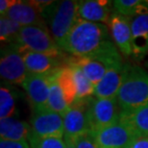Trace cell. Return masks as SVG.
I'll list each match as a JSON object with an SVG mask.
<instances>
[{
	"label": "cell",
	"instance_id": "9a60e30c",
	"mask_svg": "<svg viewBox=\"0 0 148 148\" xmlns=\"http://www.w3.org/2000/svg\"><path fill=\"white\" fill-rule=\"evenodd\" d=\"M111 1L104 0H82L77 1L78 18L90 22L108 24L112 12H111Z\"/></svg>",
	"mask_w": 148,
	"mask_h": 148
},
{
	"label": "cell",
	"instance_id": "4fadbf2b",
	"mask_svg": "<svg viewBox=\"0 0 148 148\" xmlns=\"http://www.w3.org/2000/svg\"><path fill=\"white\" fill-rule=\"evenodd\" d=\"M131 66L123 59L112 64L99 84L95 86L93 96L98 98H116L118 90Z\"/></svg>",
	"mask_w": 148,
	"mask_h": 148
},
{
	"label": "cell",
	"instance_id": "2e32d148",
	"mask_svg": "<svg viewBox=\"0 0 148 148\" xmlns=\"http://www.w3.org/2000/svg\"><path fill=\"white\" fill-rule=\"evenodd\" d=\"M4 16L9 17L21 26L47 27L38 9L31 1H16Z\"/></svg>",
	"mask_w": 148,
	"mask_h": 148
},
{
	"label": "cell",
	"instance_id": "5b68a950",
	"mask_svg": "<svg viewBox=\"0 0 148 148\" xmlns=\"http://www.w3.org/2000/svg\"><path fill=\"white\" fill-rule=\"evenodd\" d=\"M88 117L91 132L99 131L119 122L121 109L117 98H87Z\"/></svg>",
	"mask_w": 148,
	"mask_h": 148
},
{
	"label": "cell",
	"instance_id": "ffe728a7",
	"mask_svg": "<svg viewBox=\"0 0 148 148\" xmlns=\"http://www.w3.org/2000/svg\"><path fill=\"white\" fill-rule=\"evenodd\" d=\"M112 4L116 13L130 18L148 14V0H115Z\"/></svg>",
	"mask_w": 148,
	"mask_h": 148
},
{
	"label": "cell",
	"instance_id": "d4e9b609",
	"mask_svg": "<svg viewBox=\"0 0 148 148\" xmlns=\"http://www.w3.org/2000/svg\"><path fill=\"white\" fill-rule=\"evenodd\" d=\"M22 27L7 16L0 18V38L2 42L13 43Z\"/></svg>",
	"mask_w": 148,
	"mask_h": 148
},
{
	"label": "cell",
	"instance_id": "7402d4cb",
	"mask_svg": "<svg viewBox=\"0 0 148 148\" xmlns=\"http://www.w3.org/2000/svg\"><path fill=\"white\" fill-rule=\"evenodd\" d=\"M57 79L61 90L64 93V99H66L67 105L70 107L77 101V90L71 69L69 66H66L60 70Z\"/></svg>",
	"mask_w": 148,
	"mask_h": 148
},
{
	"label": "cell",
	"instance_id": "52a82bcc",
	"mask_svg": "<svg viewBox=\"0 0 148 148\" xmlns=\"http://www.w3.org/2000/svg\"><path fill=\"white\" fill-rule=\"evenodd\" d=\"M28 74L19 46L16 43H9L3 47L0 59L1 79L10 84L22 86Z\"/></svg>",
	"mask_w": 148,
	"mask_h": 148
},
{
	"label": "cell",
	"instance_id": "f1b7e54d",
	"mask_svg": "<svg viewBox=\"0 0 148 148\" xmlns=\"http://www.w3.org/2000/svg\"><path fill=\"white\" fill-rule=\"evenodd\" d=\"M14 0H1L0 1V14L4 16L7 12L10 10L11 7L14 4Z\"/></svg>",
	"mask_w": 148,
	"mask_h": 148
},
{
	"label": "cell",
	"instance_id": "ba28073f",
	"mask_svg": "<svg viewBox=\"0 0 148 148\" xmlns=\"http://www.w3.org/2000/svg\"><path fill=\"white\" fill-rule=\"evenodd\" d=\"M30 125L32 137L64 138V118L48 108L33 111Z\"/></svg>",
	"mask_w": 148,
	"mask_h": 148
},
{
	"label": "cell",
	"instance_id": "44dd1931",
	"mask_svg": "<svg viewBox=\"0 0 148 148\" xmlns=\"http://www.w3.org/2000/svg\"><path fill=\"white\" fill-rule=\"evenodd\" d=\"M59 72H60V70L53 75L51 84H50L47 108L52 110L53 112H57L59 114H61L62 116H64L70 107L67 105L66 99H64V93H63V91H62L60 85H59V83H58L57 77H58Z\"/></svg>",
	"mask_w": 148,
	"mask_h": 148
},
{
	"label": "cell",
	"instance_id": "6da1fadb",
	"mask_svg": "<svg viewBox=\"0 0 148 148\" xmlns=\"http://www.w3.org/2000/svg\"><path fill=\"white\" fill-rule=\"evenodd\" d=\"M108 40H112L107 25L78 18L60 48L72 57H84L95 52Z\"/></svg>",
	"mask_w": 148,
	"mask_h": 148
},
{
	"label": "cell",
	"instance_id": "484cf974",
	"mask_svg": "<svg viewBox=\"0 0 148 148\" xmlns=\"http://www.w3.org/2000/svg\"><path fill=\"white\" fill-rule=\"evenodd\" d=\"M28 141L31 148H66V143L60 138H36L29 136Z\"/></svg>",
	"mask_w": 148,
	"mask_h": 148
},
{
	"label": "cell",
	"instance_id": "277c9868",
	"mask_svg": "<svg viewBox=\"0 0 148 148\" xmlns=\"http://www.w3.org/2000/svg\"><path fill=\"white\" fill-rule=\"evenodd\" d=\"M121 111L148 105V72L132 66L117 93Z\"/></svg>",
	"mask_w": 148,
	"mask_h": 148
},
{
	"label": "cell",
	"instance_id": "3957f363",
	"mask_svg": "<svg viewBox=\"0 0 148 148\" xmlns=\"http://www.w3.org/2000/svg\"><path fill=\"white\" fill-rule=\"evenodd\" d=\"M40 14L52 38L60 47L61 43L78 20L77 1H52Z\"/></svg>",
	"mask_w": 148,
	"mask_h": 148
},
{
	"label": "cell",
	"instance_id": "4316f807",
	"mask_svg": "<svg viewBox=\"0 0 148 148\" xmlns=\"http://www.w3.org/2000/svg\"><path fill=\"white\" fill-rule=\"evenodd\" d=\"M70 141L73 143L75 148H99L93 132L81 135Z\"/></svg>",
	"mask_w": 148,
	"mask_h": 148
},
{
	"label": "cell",
	"instance_id": "8fae6325",
	"mask_svg": "<svg viewBox=\"0 0 148 148\" xmlns=\"http://www.w3.org/2000/svg\"><path fill=\"white\" fill-rule=\"evenodd\" d=\"M64 140H73L81 135L91 132L88 117L87 98L77 100L63 116Z\"/></svg>",
	"mask_w": 148,
	"mask_h": 148
},
{
	"label": "cell",
	"instance_id": "ac0fdd59",
	"mask_svg": "<svg viewBox=\"0 0 148 148\" xmlns=\"http://www.w3.org/2000/svg\"><path fill=\"white\" fill-rule=\"evenodd\" d=\"M119 122L127 126L138 136H148V105L122 110Z\"/></svg>",
	"mask_w": 148,
	"mask_h": 148
},
{
	"label": "cell",
	"instance_id": "30bf717a",
	"mask_svg": "<svg viewBox=\"0 0 148 148\" xmlns=\"http://www.w3.org/2000/svg\"><path fill=\"white\" fill-rule=\"evenodd\" d=\"M56 72L47 74L29 73L24 80L22 88L27 94L28 101L33 111L47 108L50 84Z\"/></svg>",
	"mask_w": 148,
	"mask_h": 148
},
{
	"label": "cell",
	"instance_id": "8992f818",
	"mask_svg": "<svg viewBox=\"0 0 148 148\" xmlns=\"http://www.w3.org/2000/svg\"><path fill=\"white\" fill-rule=\"evenodd\" d=\"M13 43L28 51L45 54H59L62 51L47 27L25 26L20 29Z\"/></svg>",
	"mask_w": 148,
	"mask_h": 148
},
{
	"label": "cell",
	"instance_id": "4dcf8cb0",
	"mask_svg": "<svg viewBox=\"0 0 148 148\" xmlns=\"http://www.w3.org/2000/svg\"><path fill=\"white\" fill-rule=\"evenodd\" d=\"M66 141V140H64ZM66 148H75V146H74V144L72 141H70V140H66Z\"/></svg>",
	"mask_w": 148,
	"mask_h": 148
},
{
	"label": "cell",
	"instance_id": "7c38bea8",
	"mask_svg": "<svg viewBox=\"0 0 148 148\" xmlns=\"http://www.w3.org/2000/svg\"><path fill=\"white\" fill-rule=\"evenodd\" d=\"M93 134L99 148H132L135 140L140 137L120 122Z\"/></svg>",
	"mask_w": 148,
	"mask_h": 148
},
{
	"label": "cell",
	"instance_id": "5bb4252c",
	"mask_svg": "<svg viewBox=\"0 0 148 148\" xmlns=\"http://www.w3.org/2000/svg\"><path fill=\"white\" fill-rule=\"evenodd\" d=\"M132 18L112 12L108 26L110 28L112 40L119 52L125 57H132Z\"/></svg>",
	"mask_w": 148,
	"mask_h": 148
},
{
	"label": "cell",
	"instance_id": "7a4b0ae2",
	"mask_svg": "<svg viewBox=\"0 0 148 148\" xmlns=\"http://www.w3.org/2000/svg\"><path fill=\"white\" fill-rule=\"evenodd\" d=\"M120 59L122 57L114 41L108 40L99 49L90 55L84 57L69 56V64L78 66L95 87L104 77L109 67Z\"/></svg>",
	"mask_w": 148,
	"mask_h": 148
},
{
	"label": "cell",
	"instance_id": "e0dca14e",
	"mask_svg": "<svg viewBox=\"0 0 148 148\" xmlns=\"http://www.w3.org/2000/svg\"><path fill=\"white\" fill-rule=\"evenodd\" d=\"M132 58L141 62L148 56V14L132 18Z\"/></svg>",
	"mask_w": 148,
	"mask_h": 148
},
{
	"label": "cell",
	"instance_id": "1f68e13d",
	"mask_svg": "<svg viewBox=\"0 0 148 148\" xmlns=\"http://www.w3.org/2000/svg\"><path fill=\"white\" fill-rule=\"evenodd\" d=\"M147 64V66H148V63H147V64Z\"/></svg>",
	"mask_w": 148,
	"mask_h": 148
},
{
	"label": "cell",
	"instance_id": "cb8c5ba5",
	"mask_svg": "<svg viewBox=\"0 0 148 148\" xmlns=\"http://www.w3.org/2000/svg\"><path fill=\"white\" fill-rule=\"evenodd\" d=\"M16 110V99L13 91L6 87L0 88V119L13 117Z\"/></svg>",
	"mask_w": 148,
	"mask_h": 148
},
{
	"label": "cell",
	"instance_id": "83f0119b",
	"mask_svg": "<svg viewBox=\"0 0 148 148\" xmlns=\"http://www.w3.org/2000/svg\"><path fill=\"white\" fill-rule=\"evenodd\" d=\"M0 148H31L28 140H0Z\"/></svg>",
	"mask_w": 148,
	"mask_h": 148
},
{
	"label": "cell",
	"instance_id": "9c48e42d",
	"mask_svg": "<svg viewBox=\"0 0 148 148\" xmlns=\"http://www.w3.org/2000/svg\"><path fill=\"white\" fill-rule=\"evenodd\" d=\"M20 50L29 73H53L69 66V57H67L64 52L59 54H45L28 51L22 48H20Z\"/></svg>",
	"mask_w": 148,
	"mask_h": 148
},
{
	"label": "cell",
	"instance_id": "d6986e66",
	"mask_svg": "<svg viewBox=\"0 0 148 148\" xmlns=\"http://www.w3.org/2000/svg\"><path fill=\"white\" fill-rule=\"evenodd\" d=\"M31 133V125L26 121L8 117L0 119V138L5 140H28Z\"/></svg>",
	"mask_w": 148,
	"mask_h": 148
},
{
	"label": "cell",
	"instance_id": "f546056e",
	"mask_svg": "<svg viewBox=\"0 0 148 148\" xmlns=\"http://www.w3.org/2000/svg\"><path fill=\"white\" fill-rule=\"evenodd\" d=\"M132 148H148V136H140L135 140Z\"/></svg>",
	"mask_w": 148,
	"mask_h": 148
},
{
	"label": "cell",
	"instance_id": "603a6c76",
	"mask_svg": "<svg viewBox=\"0 0 148 148\" xmlns=\"http://www.w3.org/2000/svg\"><path fill=\"white\" fill-rule=\"evenodd\" d=\"M71 69L74 82H75L77 90V100L86 99L88 97L93 96L94 93V85L87 78L84 72L74 64H69Z\"/></svg>",
	"mask_w": 148,
	"mask_h": 148
}]
</instances>
